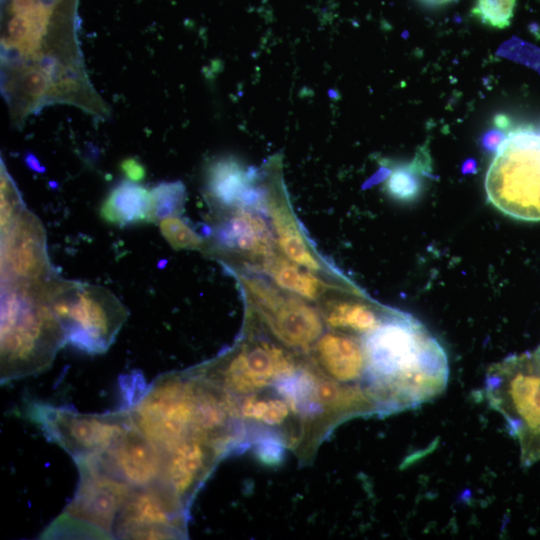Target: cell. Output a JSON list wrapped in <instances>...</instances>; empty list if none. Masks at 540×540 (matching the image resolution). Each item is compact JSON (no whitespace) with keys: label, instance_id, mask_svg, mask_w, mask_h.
<instances>
[{"label":"cell","instance_id":"1","mask_svg":"<svg viewBox=\"0 0 540 540\" xmlns=\"http://www.w3.org/2000/svg\"><path fill=\"white\" fill-rule=\"evenodd\" d=\"M369 381L382 415L416 408L447 385L444 348L413 316L393 311L362 335Z\"/></svg>","mask_w":540,"mask_h":540},{"label":"cell","instance_id":"2","mask_svg":"<svg viewBox=\"0 0 540 540\" xmlns=\"http://www.w3.org/2000/svg\"><path fill=\"white\" fill-rule=\"evenodd\" d=\"M42 282H8L1 288V383L47 370L66 344L44 297Z\"/></svg>","mask_w":540,"mask_h":540},{"label":"cell","instance_id":"3","mask_svg":"<svg viewBox=\"0 0 540 540\" xmlns=\"http://www.w3.org/2000/svg\"><path fill=\"white\" fill-rule=\"evenodd\" d=\"M42 291L66 344L88 354L105 353L128 316L125 306L102 286L51 277L42 283Z\"/></svg>","mask_w":540,"mask_h":540},{"label":"cell","instance_id":"4","mask_svg":"<svg viewBox=\"0 0 540 540\" xmlns=\"http://www.w3.org/2000/svg\"><path fill=\"white\" fill-rule=\"evenodd\" d=\"M484 390L491 407L505 419L517 440L522 465L540 460V349L492 365Z\"/></svg>","mask_w":540,"mask_h":540},{"label":"cell","instance_id":"5","mask_svg":"<svg viewBox=\"0 0 540 540\" xmlns=\"http://www.w3.org/2000/svg\"><path fill=\"white\" fill-rule=\"evenodd\" d=\"M489 202L523 221H540V131L519 127L495 150L485 177Z\"/></svg>","mask_w":540,"mask_h":540},{"label":"cell","instance_id":"6","mask_svg":"<svg viewBox=\"0 0 540 540\" xmlns=\"http://www.w3.org/2000/svg\"><path fill=\"white\" fill-rule=\"evenodd\" d=\"M128 410L139 432L163 456L168 454L196 437L191 372L158 377Z\"/></svg>","mask_w":540,"mask_h":540},{"label":"cell","instance_id":"7","mask_svg":"<svg viewBox=\"0 0 540 540\" xmlns=\"http://www.w3.org/2000/svg\"><path fill=\"white\" fill-rule=\"evenodd\" d=\"M28 419L74 459L106 450L133 427L128 409L105 414H82L40 402L26 407Z\"/></svg>","mask_w":540,"mask_h":540},{"label":"cell","instance_id":"8","mask_svg":"<svg viewBox=\"0 0 540 540\" xmlns=\"http://www.w3.org/2000/svg\"><path fill=\"white\" fill-rule=\"evenodd\" d=\"M186 511L162 483L134 489L113 529L120 539H177L186 536Z\"/></svg>","mask_w":540,"mask_h":540},{"label":"cell","instance_id":"9","mask_svg":"<svg viewBox=\"0 0 540 540\" xmlns=\"http://www.w3.org/2000/svg\"><path fill=\"white\" fill-rule=\"evenodd\" d=\"M74 460L80 480L76 494L64 513L93 524L114 537L116 519L134 488L107 469L96 453Z\"/></svg>","mask_w":540,"mask_h":540},{"label":"cell","instance_id":"10","mask_svg":"<svg viewBox=\"0 0 540 540\" xmlns=\"http://www.w3.org/2000/svg\"><path fill=\"white\" fill-rule=\"evenodd\" d=\"M296 369L290 355L263 343L243 347L227 361L198 368L197 371L231 395H251L271 385L277 377Z\"/></svg>","mask_w":540,"mask_h":540},{"label":"cell","instance_id":"11","mask_svg":"<svg viewBox=\"0 0 540 540\" xmlns=\"http://www.w3.org/2000/svg\"><path fill=\"white\" fill-rule=\"evenodd\" d=\"M51 277L44 227L37 216L23 209L1 230V281L42 282Z\"/></svg>","mask_w":540,"mask_h":540},{"label":"cell","instance_id":"12","mask_svg":"<svg viewBox=\"0 0 540 540\" xmlns=\"http://www.w3.org/2000/svg\"><path fill=\"white\" fill-rule=\"evenodd\" d=\"M221 456L222 453L210 443L191 437L164 455L161 482L187 509Z\"/></svg>","mask_w":540,"mask_h":540},{"label":"cell","instance_id":"13","mask_svg":"<svg viewBox=\"0 0 540 540\" xmlns=\"http://www.w3.org/2000/svg\"><path fill=\"white\" fill-rule=\"evenodd\" d=\"M104 463L134 489L162 481L164 456L133 425L110 448L100 451Z\"/></svg>","mask_w":540,"mask_h":540},{"label":"cell","instance_id":"14","mask_svg":"<svg viewBox=\"0 0 540 540\" xmlns=\"http://www.w3.org/2000/svg\"><path fill=\"white\" fill-rule=\"evenodd\" d=\"M316 359L325 378L341 385L364 389L378 404L368 377L362 338L341 333L323 335L316 345Z\"/></svg>","mask_w":540,"mask_h":540},{"label":"cell","instance_id":"15","mask_svg":"<svg viewBox=\"0 0 540 540\" xmlns=\"http://www.w3.org/2000/svg\"><path fill=\"white\" fill-rule=\"evenodd\" d=\"M264 316L277 338L291 347L307 348L317 340L323 328L318 313L296 298H282Z\"/></svg>","mask_w":540,"mask_h":540},{"label":"cell","instance_id":"16","mask_svg":"<svg viewBox=\"0 0 540 540\" xmlns=\"http://www.w3.org/2000/svg\"><path fill=\"white\" fill-rule=\"evenodd\" d=\"M100 217L119 227L155 222L151 190L131 181L119 183L102 202Z\"/></svg>","mask_w":540,"mask_h":540},{"label":"cell","instance_id":"17","mask_svg":"<svg viewBox=\"0 0 540 540\" xmlns=\"http://www.w3.org/2000/svg\"><path fill=\"white\" fill-rule=\"evenodd\" d=\"M219 242L248 254L268 255L272 250L271 234L257 215L238 209L218 230Z\"/></svg>","mask_w":540,"mask_h":540},{"label":"cell","instance_id":"18","mask_svg":"<svg viewBox=\"0 0 540 540\" xmlns=\"http://www.w3.org/2000/svg\"><path fill=\"white\" fill-rule=\"evenodd\" d=\"M254 173V169H246L234 158H221L207 170V190L223 206L240 205Z\"/></svg>","mask_w":540,"mask_h":540},{"label":"cell","instance_id":"19","mask_svg":"<svg viewBox=\"0 0 540 540\" xmlns=\"http://www.w3.org/2000/svg\"><path fill=\"white\" fill-rule=\"evenodd\" d=\"M268 207L278 235V243L286 256L294 263L307 269L319 270L318 261L309 250L291 214L276 199V195L271 194Z\"/></svg>","mask_w":540,"mask_h":540},{"label":"cell","instance_id":"20","mask_svg":"<svg viewBox=\"0 0 540 540\" xmlns=\"http://www.w3.org/2000/svg\"><path fill=\"white\" fill-rule=\"evenodd\" d=\"M392 312L380 313L365 302L343 301L329 309L325 320L332 328L364 335L374 330Z\"/></svg>","mask_w":540,"mask_h":540},{"label":"cell","instance_id":"21","mask_svg":"<svg viewBox=\"0 0 540 540\" xmlns=\"http://www.w3.org/2000/svg\"><path fill=\"white\" fill-rule=\"evenodd\" d=\"M238 418L260 422L268 426L286 423L292 412L289 404L277 396L251 394L235 402ZM293 413V412H292Z\"/></svg>","mask_w":540,"mask_h":540},{"label":"cell","instance_id":"22","mask_svg":"<svg viewBox=\"0 0 540 540\" xmlns=\"http://www.w3.org/2000/svg\"><path fill=\"white\" fill-rule=\"evenodd\" d=\"M272 273L280 287L307 299H316L323 289V283L314 275L287 261L277 263Z\"/></svg>","mask_w":540,"mask_h":540},{"label":"cell","instance_id":"23","mask_svg":"<svg viewBox=\"0 0 540 540\" xmlns=\"http://www.w3.org/2000/svg\"><path fill=\"white\" fill-rule=\"evenodd\" d=\"M429 157L423 151L418 153L416 159L412 163L394 169L386 183L385 189L387 192L397 199L413 198L420 189L419 172H424V168L428 166Z\"/></svg>","mask_w":540,"mask_h":540},{"label":"cell","instance_id":"24","mask_svg":"<svg viewBox=\"0 0 540 540\" xmlns=\"http://www.w3.org/2000/svg\"><path fill=\"white\" fill-rule=\"evenodd\" d=\"M155 222L178 216L184 210L186 189L181 181L161 182L152 190Z\"/></svg>","mask_w":540,"mask_h":540},{"label":"cell","instance_id":"25","mask_svg":"<svg viewBox=\"0 0 540 540\" xmlns=\"http://www.w3.org/2000/svg\"><path fill=\"white\" fill-rule=\"evenodd\" d=\"M95 538L113 539L114 537L105 530L82 521L78 518L63 513L43 533L42 538Z\"/></svg>","mask_w":540,"mask_h":540},{"label":"cell","instance_id":"26","mask_svg":"<svg viewBox=\"0 0 540 540\" xmlns=\"http://www.w3.org/2000/svg\"><path fill=\"white\" fill-rule=\"evenodd\" d=\"M517 0H476L471 10L474 18L486 26L504 29L511 24Z\"/></svg>","mask_w":540,"mask_h":540},{"label":"cell","instance_id":"27","mask_svg":"<svg viewBox=\"0 0 540 540\" xmlns=\"http://www.w3.org/2000/svg\"><path fill=\"white\" fill-rule=\"evenodd\" d=\"M159 228L164 239L175 250H196L203 247L202 238L178 216L160 220Z\"/></svg>","mask_w":540,"mask_h":540},{"label":"cell","instance_id":"28","mask_svg":"<svg viewBox=\"0 0 540 540\" xmlns=\"http://www.w3.org/2000/svg\"><path fill=\"white\" fill-rule=\"evenodd\" d=\"M6 173L1 174V230L25 209Z\"/></svg>","mask_w":540,"mask_h":540},{"label":"cell","instance_id":"29","mask_svg":"<svg viewBox=\"0 0 540 540\" xmlns=\"http://www.w3.org/2000/svg\"><path fill=\"white\" fill-rule=\"evenodd\" d=\"M285 441L275 434L265 435L256 442L255 454L263 464L277 465L284 456Z\"/></svg>","mask_w":540,"mask_h":540},{"label":"cell","instance_id":"30","mask_svg":"<svg viewBox=\"0 0 540 540\" xmlns=\"http://www.w3.org/2000/svg\"><path fill=\"white\" fill-rule=\"evenodd\" d=\"M23 87L29 96L40 98L47 92L49 80L42 71L31 69L24 74Z\"/></svg>","mask_w":540,"mask_h":540},{"label":"cell","instance_id":"31","mask_svg":"<svg viewBox=\"0 0 540 540\" xmlns=\"http://www.w3.org/2000/svg\"><path fill=\"white\" fill-rule=\"evenodd\" d=\"M29 18L22 15H14L8 23V32L10 38L19 44L26 39L29 34Z\"/></svg>","mask_w":540,"mask_h":540},{"label":"cell","instance_id":"32","mask_svg":"<svg viewBox=\"0 0 540 540\" xmlns=\"http://www.w3.org/2000/svg\"><path fill=\"white\" fill-rule=\"evenodd\" d=\"M120 169L127 179L134 183L141 182L146 176L144 166L135 158H126L120 164Z\"/></svg>","mask_w":540,"mask_h":540},{"label":"cell","instance_id":"33","mask_svg":"<svg viewBox=\"0 0 540 540\" xmlns=\"http://www.w3.org/2000/svg\"><path fill=\"white\" fill-rule=\"evenodd\" d=\"M35 0H12L10 4V12L13 15H22L29 17L36 7Z\"/></svg>","mask_w":540,"mask_h":540},{"label":"cell","instance_id":"34","mask_svg":"<svg viewBox=\"0 0 540 540\" xmlns=\"http://www.w3.org/2000/svg\"><path fill=\"white\" fill-rule=\"evenodd\" d=\"M505 137L506 135L502 131H489L483 137V145L488 150L495 151Z\"/></svg>","mask_w":540,"mask_h":540},{"label":"cell","instance_id":"35","mask_svg":"<svg viewBox=\"0 0 540 540\" xmlns=\"http://www.w3.org/2000/svg\"><path fill=\"white\" fill-rule=\"evenodd\" d=\"M40 70L45 74L49 81L55 74L56 62L53 57L45 56L40 62Z\"/></svg>","mask_w":540,"mask_h":540},{"label":"cell","instance_id":"36","mask_svg":"<svg viewBox=\"0 0 540 540\" xmlns=\"http://www.w3.org/2000/svg\"><path fill=\"white\" fill-rule=\"evenodd\" d=\"M24 162L29 169L35 172H38V173L45 172V167H43L41 163L39 162V160L37 159V157L30 152H27L25 154Z\"/></svg>","mask_w":540,"mask_h":540},{"label":"cell","instance_id":"37","mask_svg":"<svg viewBox=\"0 0 540 540\" xmlns=\"http://www.w3.org/2000/svg\"><path fill=\"white\" fill-rule=\"evenodd\" d=\"M495 124L497 127L506 128L508 126V121L505 116L499 115L495 117Z\"/></svg>","mask_w":540,"mask_h":540},{"label":"cell","instance_id":"38","mask_svg":"<svg viewBox=\"0 0 540 540\" xmlns=\"http://www.w3.org/2000/svg\"><path fill=\"white\" fill-rule=\"evenodd\" d=\"M420 1L428 5L439 6V5H444L449 2H452L453 0H420Z\"/></svg>","mask_w":540,"mask_h":540}]
</instances>
